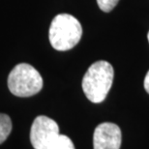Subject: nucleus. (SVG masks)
Instances as JSON below:
<instances>
[{"instance_id": "nucleus-1", "label": "nucleus", "mask_w": 149, "mask_h": 149, "mask_svg": "<svg viewBox=\"0 0 149 149\" xmlns=\"http://www.w3.org/2000/svg\"><path fill=\"white\" fill-rule=\"evenodd\" d=\"M114 71L109 62L101 60L89 67L82 79V90L92 103H101L111 88Z\"/></svg>"}, {"instance_id": "nucleus-2", "label": "nucleus", "mask_w": 149, "mask_h": 149, "mask_svg": "<svg viewBox=\"0 0 149 149\" xmlns=\"http://www.w3.org/2000/svg\"><path fill=\"white\" fill-rule=\"evenodd\" d=\"M81 35L82 27L76 17L69 14H59L52 19L49 38L53 49L65 52L73 49Z\"/></svg>"}, {"instance_id": "nucleus-3", "label": "nucleus", "mask_w": 149, "mask_h": 149, "mask_svg": "<svg viewBox=\"0 0 149 149\" xmlns=\"http://www.w3.org/2000/svg\"><path fill=\"white\" fill-rule=\"evenodd\" d=\"M8 87L17 97H30L43 87V79L33 66L20 63L14 67L8 77Z\"/></svg>"}, {"instance_id": "nucleus-4", "label": "nucleus", "mask_w": 149, "mask_h": 149, "mask_svg": "<svg viewBox=\"0 0 149 149\" xmlns=\"http://www.w3.org/2000/svg\"><path fill=\"white\" fill-rule=\"evenodd\" d=\"M59 127L52 118L37 116L30 130V141L35 149H49L58 138Z\"/></svg>"}, {"instance_id": "nucleus-5", "label": "nucleus", "mask_w": 149, "mask_h": 149, "mask_svg": "<svg viewBox=\"0 0 149 149\" xmlns=\"http://www.w3.org/2000/svg\"><path fill=\"white\" fill-rule=\"evenodd\" d=\"M121 130L117 125L105 122L94 131V149H119L121 146Z\"/></svg>"}, {"instance_id": "nucleus-6", "label": "nucleus", "mask_w": 149, "mask_h": 149, "mask_svg": "<svg viewBox=\"0 0 149 149\" xmlns=\"http://www.w3.org/2000/svg\"><path fill=\"white\" fill-rule=\"evenodd\" d=\"M12 131V121L7 114L0 113V144L3 143Z\"/></svg>"}, {"instance_id": "nucleus-7", "label": "nucleus", "mask_w": 149, "mask_h": 149, "mask_svg": "<svg viewBox=\"0 0 149 149\" xmlns=\"http://www.w3.org/2000/svg\"><path fill=\"white\" fill-rule=\"evenodd\" d=\"M49 149H76L70 138L64 135H59Z\"/></svg>"}, {"instance_id": "nucleus-8", "label": "nucleus", "mask_w": 149, "mask_h": 149, "mask_svg": "<svg viewBox=\"0 0 149 149\" xmlns=\"http://www.w3.org/2000/svg\"><path fill=\"white\" fill-rule=\"evenodd\" d=\"M119 0H97L98 6L103 12H111L115 7Z\"/></svg>"}, {"instance_id": "nucleus-9", "label": "nucleus", "mask_w": 149, "mask_h": 149, "mask_svg": "<svg viewBox=\"0 0 149 149\" xmlns=\"http://www.w3.org/2000/svg\"><path fill=\"white\" fill-rule=\"evenodd\" d=\"M144 88L147 93L149 94V71L147 72L146 76H145V79H144Z\"/></svg>"}, {"instance_id": "nucleus-10", "label": "nucleus", "mask_w": 149, "mask_h": 149, "mask_svg": "<svg viewBox=\"0 0 149 149\" xmlns=\"http://www.w3.org/2000/svg\"><path fill=\"white\" fill-rule=\"evenodd\" d=\"M147 37H148V42H149V32H148V35H147Z\"/></svg>"}]
</instances>
